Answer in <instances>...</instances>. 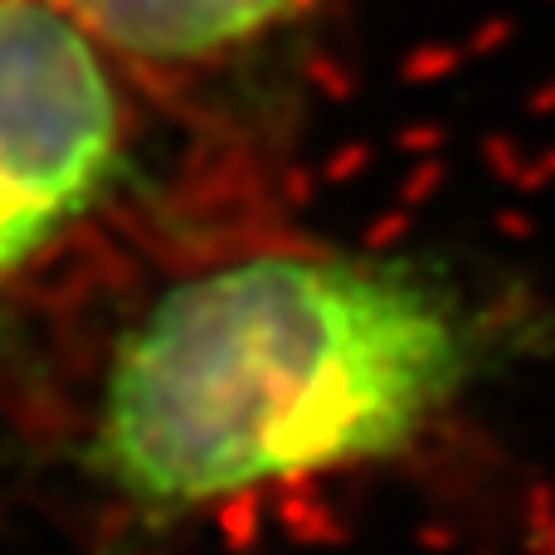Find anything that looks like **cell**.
<instances>
[{
    "label": "cell",
    "instance_id": "7a4b0ae2",
    "mask_svg": "<svg viewBox=\"0 0 555 555\" xmlns=\"http://www.w3.org/2000/svg\"><path fill=\"white\" fill-rule=\"evenodd\" d=\"M122 107L98 49L44 0H0V283L113 185Z\"/></svg>",
    "mask_w": 555,
    "mask_h": 555
},
{
    "label": "cell",
    "instance_id": "3957f363",
    "mask_svg": "<svg viewBox=\"0 0 555 555\" xmlns=\"http://www.w3.org/2000/svg\"><path fill=\"white\" fill-rule=\"evenodd\" d=\"M98 39L137 59H205L249 44L302 0H64Z\"/></svg>",
    "mask_w": 555,
    "mask_h": 555
},
{
    "label": "cell",
    "instance_id": "6da1fadb",
    "mask_svg": "<svg viewBox=\"0 0 555 555\" xmlns=\"http://www.w3.org/2000/svg\"><path fill=\"white\" fill-rule=\"evenodd\" d=\"M488 332L404 259L263 254L185 278L117 341L88 468L142 517L410 449Z\"/></svg>",
    "mask_w": 555,
    "mask_h": 555
}]
</instances>
